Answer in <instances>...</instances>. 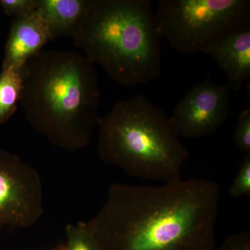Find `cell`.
I'll list each match as a JSON object with an SVG mask.
<instances>
[{
    "label": "cell",
    "mask_w": 250,
    "mask_h": 250,
    "mask_svg": "<svg viewBox=\"0 0 250 250\" xmlns=\"http://www.w3.org/2000/svg\"><path fill=\"white\" fill-rule=\"evenodd\" d=\"M220 194L200 178L113 184L87 223L102 250H215Z\"/></svg>",
    "instance_id": "obj_1"
},
{
    "label": "cell",
    "mask_w": 250,
    "mask_h": 250,
    "mask_svg": "<svg viewBox=\"0 0 250 250\" xmlns=\"http://www.w3.org/2000/svg\"><path fill=\"white\" fill-rule=\"evenodd\" d=\"M95 64L73 51L42 49L22 67L21 104L34 131L70 152L86 147L98 126Z\"/></svg>",
    "instance_id": "obj_2"
},
{
    "label": "cell",
    "mask_w": 250,
    "mask_h": 250,
    "mask_svg": "<svg viewBox=\"0 0 250 250\" xmlns=\"http://www.w3.org/2000/svg\"><path fill=\"white\" fill-rule=\"evenodd\" d=\"M72 39L112 80L135 86L161 75V36L150 0H88Z\"/></svg>",
    "instance_id": "obj_3"
},
{
    "label": "cell",
    "mask_w": 250,
    "mask_h": 250,
    "mask_svg": "<svg viewBox=\"0 0 250 250\" xmlns=\"http://www.w3.org/2000/svg\"><path fill=\"white\" fill-rule=\"evenodd\" d=\"M98 127V155L105 164L145 180L182 179L188 149L171 118L142 94L118 102Z\"/></svg>",
    "instance_id": "obj_4"
},
{
    "label": "cell",
    "mask_w": 250,
    "mask_h": 250,
    "mask_svg": "<svg viewBox=\"0 0 250 250\" xmlns=\"http://www.w3.org/2000/svg\"><path fill=\"white\" fill-rule=\"evenodd\" d=\"M161 36L182 54L203 52L250 22L249 0H161L154 14Z\"/></svg>",
    "instance_id": "obj_5"
},
{
    "label": "cell",
    "mask_w": 250,
    "mask_h": 250,
    "mask_svg": "<svg viewBox=\"0 0 250 250\" xmlns=\"http://www.w3.org/2000/svg\"><path fill=\"white\" fill-rule=\"evenodd\" d=\"M42 213L40 174L19 156L0 149V225L30 228Z\"/></svg>",
    "instance_id": "obj_6"
},
{
    "label": "cell",
    "mask_w": 250,
    "mask_h": 250,
    "mask_svg": "<svg viewBox=\"0 0 250 250\" xmlns=\"http://www.w3.org/2000/svg\"><path fill=\"white\" fill-rule=\"evenodd\" d=\"M230 90L228 83L215 84L210 76L194 85L170 117L179 136L198 139L216 132L229 116Z\"/></svg>",
    "instance_id": "obj_7"
},
{
    "label": "cell",
    "mask_w": 250,
    "mask_h": 250,
    "mask_svg": "<svg viewBox=\"0 0 250 250\" xmlns=\"http://www.w3.org/2000/svg\"><path fill=\"white\" fill-rule=\"evenodd\" d=\"M203 53L215 59L233 91H239L250 77V22L219 38Z\"/></svg>",
    "instance_id": "obj_8"
},
{
    "label": "cell",
    "mask_w": 250,
    "mask_h": 250,
    "mask_svg": "<svg viewBox=\"0 0 250 250\" xmlns=\"http://www.w3.org/2000/svg\"><path fill=\"white\" fill-rule=\"evenodd\" d=\"M51 41L48 28L36 10L27 16L15 18L5 47L2 69H22Z\"/></svg>",
    "instance_id": "obj_9"
},
{
    "label": "cell",
    "mask_w": 250,
    "mask_h": 250,
    "mask_svg": "<svg viewBox=\"0 0 250 250\" xmlns=\"http://www.w3.org/2000/svg\"><path fill=\"white\" fill-rule=\"evenodd\" d=\"M87 4L88 0H36V10L53 41L59 37H72Z\"/></svg>",
    "instance_id": "obj_10"
},
{
    "label": "cell",
    "mask_w": 250,
    "mask_h": 250,
    "mask_svg": "<svg viewBox=\"0 0 250 250\" xmlns=\"http://www.w3.org/2000/svg\"><path fill=\"white\" fill-rule=\"evenodd\" d=\"M22 92V68L2 69L0 74V124L17 111Z\"/></svg>",
    "instance_id": "obj_11"
},
{
    "label": "cell",
    "mask_w": 250,
    "mask_h": 250,
    "mask_svg": "<svg viewBox=\"0 0 250 250\" xmlns=\"http://www.w3.org/2000/svg\"><path fill=\"white\" fill-rule=\"evenodd\" d=\"M65 235V250H102L87 222L69 224Z\"/></svg>",
    "instance_id": "obj_12"
},
{
    "label": "cell",
    "mask_w": 250,
    "mask_h": 250,
    "mask_svg": "<svg viewBox=\"0 0 250 250\" xmlns=\"http://www.w3.org/2000/svg\"><path fill=\"white\" fill-rule=\"evenodd\" d=\"M233 197L250 195V154L243 156L238 173L229 190Z\"/></svg>",
    "instance_id": "obj_13"
},
{
    "label": "cell",
    "mask_w": 250,
    "mask_h": 250,
    "mask_svg": "<svg viewBox=\"0 0 250 250\" xmlns=\"http://www.w3.org/2000/svg\"><path fill=\"white\" fill-rule=\"evenodd\" d=\"M236 147L244 155L250 154V109L245 108L240 113L233 136Z\"/></svg>",
    "instance_id": "obj_14"
},
{
    "label": "cell",
    "mask_w": 250,
    "mask_h": 250,
    "mask_svg": "<svg viewBox=\"0 0 250 250\" xmlns=\"http://www.w3.org/2000/svg\"><path fill=\"white\" fill-rule=\"evenodd\" d=\"M0 5L6 16L21 17L36 9V0H0Z\"/></svg>",
    "instance_id": "obj_15"
},
{
    "label": "cell",
    "mask_w": 250,
    "mask_h": 250,
    "mask_svg": "<svg viewBox=\"0 0 250 250\" xmlns=\"http://www.w3.org/2000/svg\"><path fill=\"white\" fill-rule=\"evenodd\" d=\"M215 250H250V234L241 231L231 235Z\"/></svg>",
    "instance_id": "obj_16"
},
{
    "label": "cell",
    "mask_w": 250,
    "mask_h": 250,
    "mask_svg": "<svg viewBox=\"0 0 250 250\" xmlns=\"http://www.w3.org/2000/svg\"><path fill=\"white\" fill-rule=\"evenodd\" d=\"M56 250H65V246H62L59 247L58 249H57Z\"/></svg>",
    "instance_id": "obj_17"
}]
</instances>
